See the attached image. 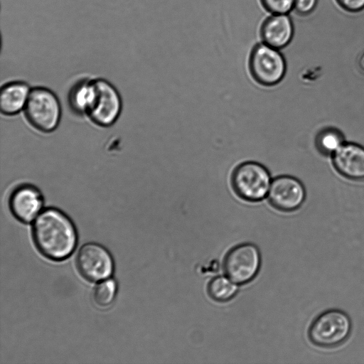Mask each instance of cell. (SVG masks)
<instances>
[{
    "label": "cell",
    "instance_id": "13",
    "mask_svg": "<svg viewBox=\"0 0 364 364\" xmlns=\"http://www.w3.org/2000/svg\"><path fill=\"white\" fill-rule=\"evenodd\" d=\"M31 89L23 81H12L4 85L0 92V110L6 116L23 111Z\"/></svg>",
    "mask_w": 364,
    "mask_h": 364
},
{
    "label": "cell",
    "instance_id": "17",
    "mask_svg": "<svg viewBox=\"0 0 364 364\" xmlns=\"http://www.w3.org/2000/svg\"><path fill=\"white\" fill-rule=\"evenodd\" d=\"M116 293V282L112 279H106L95 286L92 292V299L97 306L107 307L114 301Z\"/></svg>",
    "mask_w": 364,
    "mask_h": 364
},
{
    "label": "cell",
    "instance_id": "6",
    "mask_svg": "<svg viewBox=\"0 0 364 364\" xmlns=\"http://www.w3.org/2000/svg\"><path fill=\"white\" fill-rule=\"evenodd\" d=\"M94 97L87 116L97 126L110 127L121 114V96L116 87L105 79H94Z\"/></svg>",
    "mask_w": 364,
    "mask_h": 364
},
{
    "label": "cell",
    "instance_id": "5",
    "mask_svg": "<svg viewBox=\"0 0 364 364\" xmlns=\"http://www.w3.org/2000/svg\"><path fill=\"white\" fill-rule=\"evenodd\" d=\"M251 75L259 84L272 86L284 77L287 65L284 57L266 43H258L251 50L249 59Z\"/></svg>",
    "mask_w": 364,
    "mask_h": 364
},
{
    "label": "cell",
    "instance_id": "7",
    "mask_svg": "<svg viewBox=\"0 0 364 364\" xmlns=\"http://www.w3.org/2000/svg\"><path fill=\"white\" fill-rule=\"evenodd\" d=\"M261 265V256L257 246L242 243L232 247L223 260L226 276L237 284H245L257 274Z\"/></svg>",
    "mask_w": 364,
    "mask_h": 364
},
{
    "label": "cell",
    "instance_id": "19",
    "mask_svg": "<svg viewBox=\"0 0 364 364\" xmlns=\"http://www.w3.org/2000/svg\"><path fill=\"white\" fill-rule=\"evenodd\" d=\"M319 0H295L294 10L301 16L312 14L316 9Z\"/></svg>",
    "mask_w": 364,
    "mask_h": 364
},
{
    "label": "cell",
    "instance_id": "16",
    "mask_svg": "<svg viewBox=\"0 0 364 364\" xmlns=\"http://www.w3.org/2000/svg\"><path fill=\"white\" fill-rule=\"evenodd\" d=\"M237 283L228 276H217L208 285V293L215 301L225 302L232 299L237 292Z\"/></svg>",
    "mask_w": 364,
    "mask_h": 364
},
{
    "label": "cell",
    "instance_id": "15",
    "mask_svg": "<svg viewBox=\"0 0 364 364\" xmlns=\"http://www.w3.org/2000/svg\"><path fill=\"white\" fill-rule=\"evenodd\" d=\"M345 142L342 132L330 127L321 129L315 139L318 151L323 156H332Z\"/></svg>",
    "mask_w": 364,
    "mask_h": 364
},
{
    "label": "cell",
    "instance_id": "1",
    "mask_svg": "<svg viewBox=\"0 0 364 364\" xmlns=\"http://www.w3.org/2000/svg\"><path fill=\"white\" fill-rule=\"evenodd\" d=\"M32 234L37 249L46 257L61 261L74 251L77 230L71 219L55 208L43 210L33 224Z\"/></svg>",
    "mask_w": 364,
    "mask_h": 364
},
{
    "label": "cell",
    "instance_id": "4",
    "mask_svg": "<svg viewBox=\"0 0 364 364\" xmlns=\"http://www.w3.org/2000/svg\"><path fill=\"white\" fill-rule=\"evenodd\" d=\"M231 183L235 193L240 198L249 202H257L268 194L271 176L263 165L247 161L234 169Z\"/></svg>",
    "mask_w": 364,
    "mask_h": 364
},
{
    "label": "cell",
    "instance_id": "2",
    "mask_svg": "<svg viewBox=\"0 0 364 364\" xmlns=\"http://www.w3.org/2000/svg\"><path fill=\"white\" fill-rule=\"evenodd\" d=\"M352 331V321L343 311L326 310L311 322L308 337L311 343L320 348H335L343 343Z\"/></svg>",
    "mask_w": 364,
    "mask_h": 364
},
{
    "label": "cell",
    "instance_id": "20",
    "mask_svg": "<svg viewBox=\"0 0 364 364\" xmlns=\"http://www.w3.org/2000/svg\"><path fill=\"white\" fill-rule=\"evenodd\" d=\"M345 11L358 13L364 10V0H335Z\"/></svg>",
    "mask_w": 364,
    "mask_h": 364
},
{
    "label": "cell",
    "instance_id": "12",
    "mask_svg": "<svg viewBox=\"0 0 364 364\" xmlns=\"http://www.w3.org/2000/svg\"><path fill=\"white\" fill-rule=\"evenodd\" d=\"M294 33L293 22L287 14H274L267 18L260 28V36L263 42L277 49L287 46Z\"/></svg>",
    "mask_w": 364,
    "mask_h": 364
},
{
    "label": "cell",
    "instance_id": "3",
    "mask_svg": "<svg viewBox=\"0 0 364 364\" xmlns=\"http://www.w3.org/2000/svg\"><path fill=\"white\" fill-rule=\"evenodd\" d=\"M23 111L30 124L44 133H50L57 129L62 114L58 97L44 87L31 89Z\"/></svg>",
    "mask_w": 364,
    "mask_h": 364
},
{
    "label": "cell",
    "instance_id": "8",
    "mask_svg": "<svg viewBox=\"0 0 364 364\" xmlns=\"http://www.w3.org/2000/svg\"><path fill=\"white\" fill-rule=\"evenodd\" d=\"M75 262L80 274L91 282L108 279L114 270L110 252L96 242L84 244L77 253Z\"/></svg>",
    "mask_w": 364,
    "mask_h": 364
},
{
    "label": "cell",
    "instance_id": "14",
    "mask_svg": "<svg viewBox=\"0 0 364 364\" xmlns=\"http://www.w3.org/2000/svg\"><path fill=\"white\" fill-rule=\"evenodd\" d=\"M95 94L94 80L77 81L70 89L68 102L72 111L78 115H87Z\"/></svg>",
    "mask_w": 364,
    "mask_h": 364
},
{
    "label": "cell",
    "instance_id": "10",
    "mask_svg": "<svg viewBox=\"0 0 364 364\" xmlns=\"http://www.w3.org/2000/svg\"><path fill=\"white\" fill-rule=\"evenodd\" d=\"M9 203L16 219L22 223H30L43 210L44 198L36 186L25 183L12 191Z\"/></svg>",
    "mask_w": 364,
    "mask_h": 364
},
{
    "label": "cell",
    "instance_id": "21",
    "mask_svg": "<svg viewBox=\"0 0 364 364\" xmlns=\"http://www.w3.org/2000/svg\"><path fill=\"white\" fill-rule=\"evenodd\" d=\"M357 67L364 74V51L358 57Z\"/></svg>",
    "mask_w": 364,
    "mask_h": 364
},
{
    "label": "cell",
    "instance_id": "9",
    "mask_svg": "<svg viewBox=\"0 0 364 364\" xmlns=\"http://www.w3.org/2000/svg\"><path fill=\"white\" fill-rule=\"evenodd\" d=\"M306 198L304 185L297 178L290 176H281L271 183L268 200L276 209L290 212L299 208Z\"/></svg>",
    "mask_w": 364,
    "mask_h": 364
},
{
    "label": "cell",
    "instance_id": "18",
    "mask_svg": "<svg viewBox=\"0 0 364 364\" xmlns=\"http://www.w3.org/2000/svg\"><path fill=\"white\" fill-rule=\"evenodd\" d=\"M295 0H260L264 9L273 14H287L294 9Z\"/></svg>",
    "mask_w": 364,
    "mask_h": 364
},
{
    "label": "cell",
    "instance_id": "11",
    "mask_svg": "<svg viewBox=\"0 0 364 364\" xmlns=\"http://www.w3.org/2000/svg\"><path fill=\"white\" fill-rule=\"evenodd\" d=\"M331 159L336 171L343 177L351 181H364V146L346 141Z\"/></svg>",
    "mask_w": 364,
    "mask_h": 364
}]
</instances>
